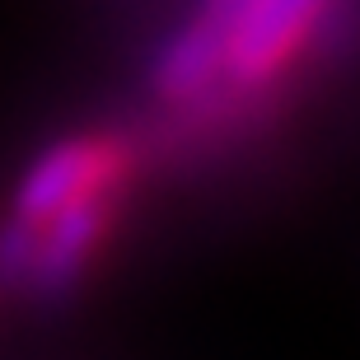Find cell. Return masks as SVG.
<instances>
[{"instance_id":"cell-1","label":"cell","mask_w":360,"mask_h":360,"mask_svg":"<svg viewBox=\"0 0 360 360\" xmlns=\"http://www.w3.org/2000/svg\"><path fill=\"white\" fill-rule=\"evenodd\" d=\"M131 164V150L117 136H70L56 141L52 150H42L33 169L24 174L19 192H14V225H38L52 211H61L66 201L98 192V187H122V174Z\"/></svg>"},{"instance_id":"cell-2","label":"cell","mask_w":360,"mask_h":360,"mask_svg":"<svg viewBox=\"0 0 360 360\" xmlns=\"http://www.w3.org/2000/svg\"><path fill=\"white\" fill-rule=\"evenodd\" d=\"M323 10H328V0H253L229 38V75L253 84L276 66H285V56L304 42V33L319 24Z\"/></svg>"},{"instance_id":"cell-3","label":"cell","mask_w":360,"mask_h":360,"mask_svg":"<svg viewBox=\"0 0 360 360\" xmlns=\"http://www.w3.org/2000/svg\"><path fill=\"white\" fill-rule=\"evenodd\" d=\"M225 52H229V33L215 28L211 19H192L160 56V94L164 98H197L201 89H211L215 75L225 70Z\"/></svg>"},{"instance_id":"cell-4","label":"cell","mask_w":360,"mask_h":360,"mask_svg":"<svg viewBox=\"0 0 360 360\" xmlns=\"http://www.w3.org/2000/svg\"><path fill=\"white\" fill-rule=\"evenodd\" d=\"M248 5H253V0H206V5H201V19H211L215 28H225L229 38H234V28H239V19L248 14Z\"/></svg>"}]
</instances>
